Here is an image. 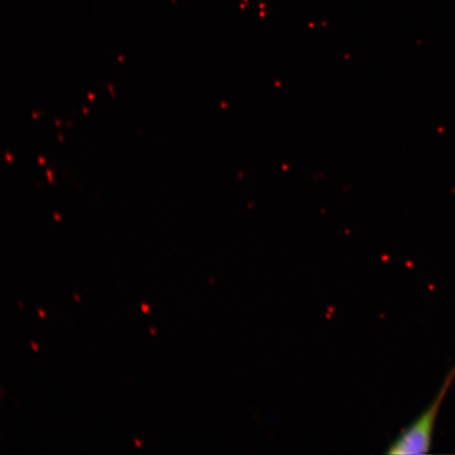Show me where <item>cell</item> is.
<instances>
[{"instance_id":"cell-6","label":"cell","mask_w":455,"mask_h":455,"mask_svg":"<svg viewBox=\"0 0 455 455\" xmlns=\"http://www.w3.org/2000/svg\"><path fill=\"white\" fill-rule=\"evenodd\" d=\"M150 331H151V333H152L153 335H155V334H156V329H155V328H152V327H151V328H150Z\"/></svg>"},{"instance_id":"cell-5","label":"cell","mask_w":455,"mask_h":455,"mask_svg":"<svg viewBox=\"0 0 455 455\" xmlns=\"http://www.w3.org/2000/svg\"><path fill=\"white\" fill-rule=\"evenodd\" d=\"M134 442L139 448H141V443L138 439H134Z\"/></svg>"},{"instance_id":"cell-1","label":"cell","mask_w":455,"mask_h":455,"mask_svg":"<svg viewBox=\"0 0 455 455\" xmlns=\"http://www.w3.org/2000/svg\"><path fill=\"white\" fill-rule=\"evenodd\" d=\"M455 380V366L449 371L429 406L390 443L386 453L391 455L427 454L431 451L436 420L443 401Z\"/></svg>"},{"instance_id":"cell-2","label":"cell","mask_w":455,"mask_h":455,"mask_svg":"<svg viewBox=\"0 0 455 455\" xmlns=\"http://www.w3.org/2000/svg\"><path fill=\"white\" fill-rule=\"evenodd\" d=\"M150 309H151V306H148L144 303L141 304V310H142V312H145L146 315H148V313H149Z\"/></svg>"},{"instance_id":"cell-3","label":"cell","mask_w":455,"mask_h":455,"mask_svg":"<svg viewBox=\"0 0 455 455\" xmlns=\"http://www.w3.org/2000/svg\"><path fill=\"white\" fill-rule=\"evenodd\" d=\"M31 345H32V348L34 350H36V351L38 350V345L36 343H34V341H32Z\"/></svg>"},{"instance_id":"cell-4","label":"cell","mask_w":455,"mask_h":455,"mask_svg":"<svg viewBox=\"0 0 455 455\" xmlns=\"http://www.w3.org/2000/svg\"><path fill=\"white\" fill-rule=\"evenodd\" d=\"M38 313H39V315H41L42 318H44V315H45V312L41 310V309H38Z\"/></svg>"},{"instance_id":"cell-7","label":"cell","mask_w":455,"mask_h":455,"mask_svg":"<svg viewBox=\"0 0 455 455\" xmlns=\"http://www.w3.org/2000/svg\"><path fill=\"white\" fill-rule=\"evenodd\" d=\"M74 299H76V300L79 301V297L77 294H74Z\"/></svg>"}]
</instances>
